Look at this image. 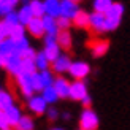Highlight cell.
I'll return each instance as SVG.
<instances>
[{"label":"cell","instance_id":"1","mask_svg":"<svg viewBox=\"0 0 130 130\" xmlns=\"http://www.w3.org/2000/svg\"><path fill=\"white\" fill-rule=\"evenodd\" d=\"M16 86L19 89V92H21L25 99H29V97L35 95V92H41V84H40V79H38V71L37 73H21L18 75L16 78Z\"/></svg>","mask_w":130,"mask_h":130},{"label":"cell","instance_id":"32","mask_svg":"<svg viewBox=\"0 0 130 130\" xmlns=\"http://www.w3.org/2000/svg\"><path fill=\"white\" fill-rule=\"evenodd\" d=\"M37 65H35V60H25V59H22V73H29V75H32V73H37Z\"/></svg>","mask_w":130,"mask_h":130},{"label":"cell","instance_id":"10","mask_svg":"<svg viewBox=\"0 0 130 130\" xmlns=\"http://www.w3.org/2000/svg\"><path fill=\"white\" fill-rule=\"evenodd\" d=\"M70 65H71V59L67 54H60L54 62H51V68H53V73L57 75H63L65 71L70 70Z\"/></svg>","mask_w":130,"mask_h":130},{"label":"cell","instance_id":"21","mask_svg":"<svg viewBox=\"0 0 130 130\" xmlns=\"http://www.w3.org/2000/svg\"><path fill=\"white\" fill-rule=\"evenodd\" d=\"M71 22H73L78 29H89V13L79 10L76 13V16L71 19Z\"/></svg>","mask_w":130,"mask_h":130},{"label":"cell","instance_id":"11","mask_svg":"<svg viewBox=\"0 0 130 130\" xmlns=\"http://www.w3.org/2000/svg\"><path fill=\"white\" fill-rule=\"evenodd\" d=\"M25 29H27V32L35 38H43L46 35L44 34V25H43L41 18H34L27 25H25Z\"/></svg>","mask_w":130,"mask_h":130},{"label":"cell","instance_id":"42","mask_svg":"<svg viewBox=\"0 0 130 130\" xmlns=\"http://www.w3.org/2000/svg\"><path fill=\"white\" fill-rule=\"evenodd\" d=\"M63 119L68 121V119H70V113H63Z\"/></svg>","mask_w":130,"mask_h":130},{"label":"cell","instance_id":"41","mask_svg":"<svg viewBox=\"0 0 130 130\" xmlns=\"http://www.w3.org/2000/svg\"><path fill=\"white\" fill-rule=\"evenodd\" d=\"M3 65H5V57L0 56V67H3Z\"/></svg>","mask_w":130,"mask_h":130},{"label":"cell","instance_id":"18","mask_svg":"<svg viewBox=\"0 0 130 130\" xmlns=\"http://www.w3.org/2000/svg\"><path fill=\"white\" fill-rule=\"evenodd\" d=\"M109 48V43L106 40H95L90 43V49H92V56L94 57H102L106 54V51Z\"/></svg>","mask_w":130,"mask_h":130},{"label":"cell","instance_id":"25","mask_svg":"<svg viewBox=\"0 0 130 130\" xmlns=\"http://www.w3.org/2000/svg\"><path fill=\"white\" fill-rule=\"evenodd\" d=\"M14 130H35V121L30 116H22L21 121L14 125Z\"/></svg>","mask_w":130,"mask_h":130},{"label":"cell","instance_id":"4","mask_svg":"<svg viewBox=\"0 0 130 130\" xmlns=\"http://www.w3.org/2000/svg\"><path fill=\"white\" fill-rule=\"evenodd\" d=\"M43 53L48 57L49 62H54L57 57L60 56V46H59V43H57L56 37L44 35V49H43Z\"/></svg>","mask_w":130,"mask_h":130},{"label":"cell","instance_id":"20","mask_svg":"<svg viewBox=\"0 0 130 130\" xmlns=\"http://www.w3.org/2000/svg\"><path fill=\"white\" fill-rule=\"evenodd\" d=\"M13 105H14V95H13L10 90L2 89L0 90V109L5 111V109H8Z\"/></svg>","mask_w":130,"mask_h":130},{"label":"cell","instance_id":"29","mask_svg":"<svg viewBox=\"0 0 130 130\" xmlns=\"http://www.w3.org/2000/svg\"><path fill=\"white\" fill-rule=\"evenodd\" d=\"M30 48V44H29V40L27 38H21V40H18V41H14V54H19L22 57V54L25 53Z\"/></svg>","mask_w":130,"mask_h":130},{"label":"cell","instance_id":"27","mask_svg":"<svg viewBox=\"0 0 130 130\" xmlns=\"http://www.w3.org/2000/svg\"><path fill=\"white\" fill-rule=\"evenodd\" d=\"M114 2L113 0H94V11L95 13H102V14H105V13L111 8V5Z\"/></svg>","mask_w":130,"mask_h":130},{"label":"cell","instance_id":"6","mask_svg":"<svg viewBox=\"0 0 130 130\" xmlns=\"http://www.w3.org/2000/svg\"><path fill=\"white\" fill-rule=\"evenodd\" d=\"M27 108H29V111L34 113L35 116H41V114H46L48 103L44 102V99L41 95H32L27 99Z\"/></svg>","mask_w":130,"mask_h":130},{"label":"cell","instance_id":"33","mask_svg":"<svg viewBox=\"0 0 130 130\" xmlns=\"http://www.w3.org/2000/svg\"><path fill=\"white\" fill-rule=\"evenodd\" d=\"M13 11V6L6 2V0H0V16H6L8 13H11Z\"/></svg>","mask_w":130,"mask_h":130},{"label":"cell","instance_id":"45","mask_svg":"<svg viewBox=\"0 0 130 130\" xmlns=\"http://www.w3.org/2000/svg\"><path fill=\"white\" fill-rule=\"evenodd\" d=\"M5 130H13V128H11V127H10V128H5Z\"/></svg>","mask_w":130,"mask_h":130},{"label":"cell","instance_id":"34","mask_svg":"<svg viewBox=\"0 0 130 130\" xmlns=\"http://www.w3.org/2000/svg\"><path fill=\"white\" fill-rule=\"evenodd\" d=\"M57 25H59L60 30H68L70 25H71V19H67L63 16H59L57 18Z\"/></svg>","mask_w":130,"mask_h":130},{"label":"cell","instance_id":"23","mask_svg":"<svg viewBox=\"0 0 130 130\" xmlns=\"http://www.w3.org/2000/svg\"><path fill=\"white\" fill-rule=\"evenodd\" d=\"M57 43H59L60 49H70L71 48V43H73V40H71V34L68 30H60L59 35H57Z\"/></svg>","mask_w":130,"mask_h":130},{"label":"cell","instance_id":"24","mask_svg":"<svg viewBox=\"0 0 130 130\" xmlns=\"http://www.w3.org/2000/svg\"><path fill=\"white\" fill-rule=\"evenodd\" d=\"M43 99H44V102L48 103V105H54V103L60 99L59 95H57V92H56V89L51 86V87H46V89H43L41 90V94H40Z\"/></svg>","mask_w":130,"mask_h":130},{"label":"cell","instance_id":"39","mask_svg":"<svg viewBox=\"0 0 130 130\" xmlns=\"http://www.w3.org/2000/svg\"><path fill=\"white\" fill-rule=\"evenodd\" d=\"M81 103L84 105V108H90V103H92V100H90V97L87 95V97H86V99H84V100H83Z\"/></svg>","mask_w":130,"mask_h":130},{"label":"cell","instance_id":"28","mask_svg":"<svg viewBox=\"0 0 130 130\" xmlns=\"http://www.w3.org/2000/svg\"><path fill=\"white\" fill-rule=\"evenodd\" d=\"M29 5H30V10H32L35 18H43L44 16V5H43L41 0H30Z\"/></svg>","mask_w":130,"mask_h":130},{"label":"cell","instance_id":"19","mask_svg":"<svg viewBox=\"0 0 130 130\" xmlns=\"http://www.w3.org/2000/svg\"><path fill=\"white\" fill-rule=\"evenodd\" d=\"M38 79H40L41 89H46V87H51L54 84L56 76L51 70H43V71H38Z\"/></svg>","mask_w":130,"mask_h":130},{"label":"cell","instance_id":"9","mask_svg":"<svg viewBox=\"0 0 130 130\" xmlns=\"http://www.w3.org/2000/svg\"><path fill=\"white\" fill-rule=\"evenodd\" d=\"M89 29L95 32V34H103V32H108L106 30V19L105 14L102 13H92L89 14Z\"/></svg>","mask_w":130,"mask_h":130},{"label":"cell","instance_id":"12","mask_svg":"<svg viewBox=\"0 0 130 130\" xmlns=\"http://www.w3.org/2000/svg\"><path fill=\"white\" fill-rule=\"evenodd\" d=\"M53 87L56 89V92H57V95H59L60 99H68L70 97V81L65 79L63 76H57L56 78Z\"/></svg>","mask_w":130,"mask_h":130},{"label":"cell","instance_id":"38","mask_svg":"<svg viewBox=\"0 0 130 130\" xmlns=\"http://www.w3.org/2000/svg\"><path fill=\"white\" fill-rule=\"evenodd\" d=\"M5 38H8V35H6V32L3 29V24H2V21H0V41L5 40Z\"/></svg>","mask_w":130,"mask_h":130},{"label":"cell","instance_id":"26","mask_svg":"<svg viewBox=\"0 0 130 130\" xmlns=\"http://www.w3.org/2000/svg\"><path fill=\"white\" fill-rule=\"evenodd\" d=\"M35 65H37V70L38 71H43V70H48L51 62L48 60V57L44 56L43 51H40V53H37V57H35Z\"/></svg>","mask_w":130,"mask_h":130},{"label":"cell","instance_id":"46","mask_svg":"<svg viewBox=\"0 0 130 130\" xmlns=\"http://www.w3.org/2000/svg\"><path fill=\"white\" fill-rule=\"evenodd\" d=\"M0 90H2V89H0Z\"/></svg>","mask_w":130,"mask_h":130},{"label":"cell","instance_id":"30","mask_svg":"<svg viewBox=\"0 0 130 130\" xmlns=\"http://www.w3.org/2000/svg\"><path fill=\"white\" fill-rule=\"evenodd\" d=\"M24 37H25V27L21 25V24H18L16 27L11 30V34H10L8 38H11L13 41H18V40H21V38H24Z\"/></svg>","mask_w":130,"mask_h":130},{"label":"cell","instance_id":"5","mask_svg":"<svg viewBox=\"0 0 130 130\" xmlns=\"http://www.w3.org/2000/svg\"><path fill=\"white\" fill-rule=\"evenodd\" d=\"M68 73H70V76H73L75 81H84V78L90 73V67L87 62L76 60V62H71Z\"/></svg>","mask_w":130,"mask_h":130},{"label":"cell","instance_id":"37","mask_svg":"<svg viewBox=\"0 0 130 130\" xmlns=\"http://www.w3.org/2000/svg\"><path fill=\"white\" fill-rule=\"evenodd\" d=\"M46 116H48V119H49V121H56L57 118H59V113H57V109H56V108H48Z\"/></svg>","mask_w":130,"mask_h":130},{"label":"cell","instance_id":"44","mask_svg":"<svg viewBox=\"0 0 130 130\" xmlns=\"http://www.w3.org/2000/svg\"><path fill=\"white\" fill-rule=\"evenodd\" d=\"M71 2H75V3H79V2H81V0H71Z\"/></svg>","mask_w":130,"mask_h":130},{"label":"cell","instance_id":"16","mask_svg":"<svg viewBox=\"0 0 130 130\" xmlns=\"http://www.w3.org/2000/svg\"><path fill=\"white\" fill-rule=\"evenodd\" d=\"M5 116H6V119H8V124H10V127H14L19 121H21V118H22V111H21V108H19L16 103L13 106H10L8 109H5Z\"/></svg>","mask_w":130,"mask_h":130},{"label":"cell","instance_id":"3","mask_svg":"<svg viewBox=\"0 0 130 130\" xmlns=\"http://www.w3.org/2000/svg\"><path fill=\"white\" fill-rule=\"evenodd\" d=\"M99 116L94 109L90 108H84V111L79 116V128L81 130H97L99 128Z\"/></svg>","mask_w":130,"mask_h":130},{"label":"cell","instance_id":"7","mask_svg":"<svg viewBox=\"0 0 130 130\" xmlns=\"http://www.w3.org/2000/svg\"><path fill=\"white\" fill-rule=\"evenodd\" d=\"M3 68L8 71L11 76L16 78L18 75L22 73V57L19 56V54H13V56H10V57H6Z\"/></svg>","mask_w":130,"mask_h":130},{"label":"cell","instance_id":"15","mask_svg":"<svg viewBox=\"0 0 130 130\" xmlns=\"http://www.w3.org/2000/svg\"><path fill=\"white\" fill-rule=\"evenodd\" d=\"M44 5V14L51 18H59L60 16V0H43Z\"/></svg>","mask_w":130,"mask_h":130},{"label":"cell","instance_id":"35","mask_svg":"<svg viewBox=\"0 0 130 130\" xmlns=\"http://www.w3.org/2000/svg\"><path fill=\"white\" fill-rule=\"evenodd\" d=\"M35 57H37V51H35L34 48H29V49L22 54V59H25V60H35Z\"/></svg>","mask_w":130,"mask_h":130},{"label":"cell","instance_id":"43","mask_svg":"<svg viewBox=\"0 0 130 130\" xmlns=\"http://www.w3.org/2000/svg\"><path fill=\"white\" fill-rule=\"evenodd\" d=\"M51 130H63V128H60V127H54V128H51Z\"/></svg>","mask_w":130,"mask_h":130},{"label":"cell","instance_id":"40","mask_svg":"<svg viewBox=\"0 0 130 130\" xmlns=\"http://www.w3.org/2000/svg\"><path fill=\"white\" fill-rule=\"evenodd\" d=\"M6 2H8V3H10V5L13 6V8H14V6H16V5H18L19 2H21V0H6Z\"/></svg>","mask_w":130,"mask_h":130},{"label":"cell","instance_id":"13","mask_svg":"<svg viewBox=\"0 0 130 130\" xmlns=\"http://www.w3.org/2000/svg\"><path fill=\"white\" fill-rule=\"evenodd\" d=\"M78 11H79L78 3L71 2V0H60V16L67 19H73Z\"/></svg>","mask_w":130,"mask_h":130},{"label":"cell","instance_id":"36","mask_svg":"<svg viewBox=\"0 0 130 130\" xmlns=\"http://www.w3.org/2000/svg\"><path fill=\"white\" fill-rule=\"evenodd\" d=\"M5 128H10V124H8L6 116H5V111L0 109V130H5Z\"/></svg>","mask_w":130,"mask_h":130},{"label":"cell","instance_id":"2","mask_svg":"<svg viewBox=\"0 0 130 130\" xmlns=\"http://www.w3.org/2000/svg\"><path fill=\"white\" fill-rule=\"evenodd\" d=\"M122 14H124V6H122V3H113L111 8L105 13L106 30L118 29L119 24H121V21H122Z\"/></svg>","mask_w":130,"mask_h":130},{"label":"cell","instance_id":"17","mask_svg":"<svg viewBox=\"0 0 130 130\" xmlns=\"http://www.w3.org/2000/svg\"><path fill=\"white\" fill-rule=\"evenodd\" d=\"M18 18H19V24L24 25V27L35 18L34 13H32V10H30V5H29V3H24L21 8H19V11H18Z\"/></svg>","mask_w":130,"mask_h":130},{"label":"cell","instance_id":"14","mask_svg":"<svg viewBox=\"0 0 130 130\" xmlns=\"http://www.w3.org/2000/svg\"><path fill=\"white\" fill-rule=\"evenodd\" d=\"M41 21H43V25H44V34L49 35V37H56L57 38V35H59V32H60L59 25H57V19L44 14L41 18Z\"/></svg>","mask_w":130,"mask_h":130},{"label":"cell","instance_id":"8","mask_svg":"<svg viewBox=\"0 0 130 130\" xmlns=\"http://www.w3.org/2000/svg\"><path fill=\"white\" fill-rule=\"evenodd\" d=\"M89 94H87V86L84 81H73L70 83V97L68 99L75 102H83Z\"/></svg>","mask_w":130,"mask_h":130},{"label":"cell","instance_id":"31","mask_svg":"<svg viewBox=\"0 0 130 130\" xmlns=\"http://www.w3.org/2000/svg\"><path fill=\"white\" fill-rule=\"evenodd\" d=\"M3 22L5 24H8L11 29H14L16 25L19 24V18H18V13H14V11H11V13H8L5 18H3Z\"/></svg>","mask_w":130,"mask_h":130},{"label":"cell","instance_id":"22","mask_svg":"<svg viewBox=\"0 0 130 130\" xmlns=\"http://www.w3.org/2000/svg\"><path fill=\"white\" fill-rule=\"evenodd\" d=\"M13 54H14V41L11 38H5V40L0 41V56L6 59Z\"/></svg>","mask_w":130,"mask_h":130},{"label":"cell","instance_id":"47","mask_svg":"<svg viewBox=\"0 0 130 130\" xmlns=\"http://www.w3.org/2000/svg\"><path fill=\"white\" fill-rule=\"evenodd\" d=\"M79 130H81V128H79Z\"/></svg>","mask_w":130,"mask_h":130}]
</instances>
